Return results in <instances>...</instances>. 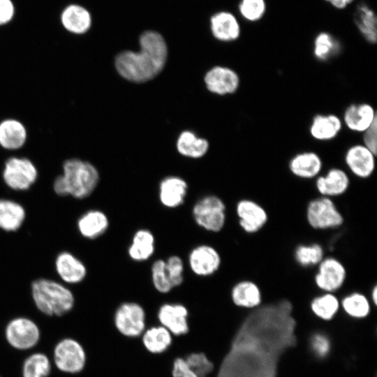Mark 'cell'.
Returning a JSON list of instances; mask_svg holds the SVG:
<instances>
[{
  "label": "cell",
  "mask_w": 377,
  "mask_h": 377,
  "mask_svg": "<svg viewBox=\"0 0 377 377\" xmlns=\"http://www.w3.org/2000/svg\"><path fill=\"white\" fill-rule=\"evenodd\" d=\"M293 304L287 299L260 305L244 321L235 343L257 348L276 357L295 343Z\"/></svg>",
  "instance_id": "cell-1"
},
{
  "label": "cell",
  "mask_w": 377,
  "mask_h": 377,
  "mask_svg": "<svg viewBox=\"0 0 377 377\" xmlns=\"http://www.w3.org/2000/svg\"><path fill=\"white\" fill-rule=\"evenodd\" d=\"M140 50H125L115 58V67L124 78L145 82L156 76L163 68L168 47L163 36L155 31H144L139 39Z\"/></svg>",
  "instance_id": "cell-2"
},
{
  "label": "cell",
  "mask_w": 377,
  "mask_h": 377,
  "mask_svg": "<svg viewBox=\"0 0 377 377\" xmlns=\"http://www.w3.org/2000/svg\"><path fill=\"white\" fill-rule=\"evenodd\" d=\"M277 357L251 346L235 343L223 377H275Z\"/></svg>",
  "instance_id": "cell-3"
},
{
  "label": "cell",
  "mask_w": 377,
  "mask_h": 377,
  "mask_svg": "<svg viewBox=\"0 0 377 377\" xmlns=\"http://www.w3.org/2000/svg\"><path fill=\"white\" fill-rule=\"evenodd\" d=\"M98 182L99 174L94 165L71 158L64 162L63 173L55 179L53 188L59 195L84 199L94 191Z\"/></svg>",
  "instance_id": "cell-4"
},
{
  "label": "cell",
  "mask_w": 377,
  "mask_h": 377,
  "mask_svg": "<svg viewBox=\"0 0 377 377\" xmlns=\"http://www.w3.org/2000/svg\"><path fill=\"white\" fill-rule=\"evenodd\" d=\"M31 290L36 309L47 316H63L75 306L72 291L57 281L47 279H36L31 283Z\"/></svg>",
  "instance_id": "cell-5"
},
{
  "label": "cell",
  "mask_w": 377,
  "mask_h": 377,
  "mask_svg": "<svg viewBox=\"0 0 377 377\" xmlns=\"http://www.w3.org/2000/svg\"><path fill=\"white\" fill-rule=\"evenodd\" d=\"M304 220L314 231L337 230L345 223V217L335 200L316 195L310 198L304 207Z\"/></svg>",
  "instance_id": "cell-6"
},
{
  "label": "cell",
  "mask_w": 377,
  "mask_h": 377,
  "mask_svg": "<svg viewBox=\"0 0 377 377\" xmlns=\"http://www.w3.org/2000/svg\"><path fill=\"white\" fill-rule=\"evenodd\" d=\"M51 360L57 371L74 376L85 370L88 354L80 341L75 337H64L54 345Z\"/></svg>",
  "instance_id": "cell-7"
},
{
  "label": "cell",
  "mask_w": 377,
  "mask_h": 377,
  "mask_svg": "<svg viewBox=\"0 0 377 377\" xmlns=\"http://www.w3.org/2000/svg\"><path fill=\"white\" fill-rule=\"evenodd\" d=\"M112 324L119 336L138 339L148 326L146 310L137 302H122L114 309Z\"/></svg>",
  "instance_id": "cell-8"
},
{
  "label": "cell",
  "mask_w": 377,
  "mask_h": 377,
  "mask_svg": "<svg viewBox=\"0 0 377 377\" xmlns=\"http://www.w3.org/2000/svg\"><path fill=\"white\" fill-rule=\"evenodd\" d=\"M192 217L198 226L205 231L217 233L225 228L227 222V206L216 195H206L193 205Z\"/></svg>",
  "instance_id": "cell-9"
},
{
  "label": "cell",
  "mask_w": 377,
  "mask_h": 377,
  "mask_svg": "<svg viewBox=\"0 0 377 377\" xmlns=\"http://www.w3.org/2000/svg\"><path fill=\"white\" fill-rule=\"evenodd\" d=\"M3 337L13 350L20 352L34 349L40 342L42 332L34 320L26 316H16L4 326Z\"/></svg>",
  "instance_id": "cell-10"
},
{
  "label": "cell",
  "mask_w": 377,
  "mask_h": 377,
  "mask_svg": "<svg viewBox=\"0 0 377 377\" xmlns=\"http://www.w3.org/2000/svg\"><path fill=\"white\" fill-rule=\"evenodd\" d=\"M348 279V269L343 260L335 256H325L315 267L312 276L314 287L320 292L337 293Z\"/></svg>",
  "instance_id": "cell-11"
},
{
  "label": "cell",
  "mask_w": 377,
  "mask_h": 377,
  "mask_svg": "<svg viewBox=\"0 0 377 377\" xmlns=\"http://www.w3.org/2000/svg\"><path fill=\"white\" fill-rule=\"evenodd\" d=\"M239 228L248 235H255L268 224L269 214L266 207L254 198H242L235 205Z\"/></svg>",
  "instance_id": "cell-12"
},
{
  "label": "cell",
  "mask_w": 377,
  "mask_h": 377,
  "mask_svg": "<svg viewBox=\"0 0 377 377\" xmlns=\"http://www.w3.org/2000/svg\"><path fill=\"white\" fill-rule=\"evenodd\" d=\"M38 170L28 158L11 157L5 163L3 179L5 184L15 191H26L36 181Z\"/></svg>",
  "instance_id": "cell-13"
},
{
  "label": "cell",
  "mask_w": 377,
  "mask_h": 377,
  "mask_svg": "<svg viewBox=\"0 0 377 377\" xmlns=\"http://www.w3.org/2000/svg\"><path fill=\"white\" fill-rule=\"evenodd\" d=\"M189 311L180 302H164L156 311L157 323L166 328L174 337H182L190 332Z\"/></svg>",
  "instance_id": "cell-14"
},
{
  "label": "cell",
  "mask_w": 377,
  "mask_h": 377,
  "mask_svg": "<svg viewBox=\"0 0 377 377\" xmlns=\"http://www.w3.org/2000/svg\"><path fill=\"white\" fill-rule=\"evenodd\" d=\"M188 265L191 272L198 276L208 277L221 268L222 258L219 251L207 244H198L189 251Z\"/></svg>",
  "instance_id": "cell-15"
},
{
  "label": "cell",
  "mask_w": 377,
  "mask_h": 377,
  "mask_svg": "<svg viewBox=\"0 0 377 377\" xmlns=\"http://www.w3.org/2000/svg\"><path fill=\"white\" fill-rule=\"evenodd\" d=\"M350 186L348 174L339 168H332L315 179L317 195L337 199L345 195Z\"/></svg>",
  "instance_id": "cell-16"
},
{
  "label": "cell",
  "mask_w": 377,
  "mask_h": 377,
  "mask_svg": "<svg viewBox=\"0 0 377 377\" xmlns=\"http://www.w3.org/2000/svg\"><path fill=\"white\" fill-rule=\"evenodd\" d=\"M345 163L353 175L367 179L371 177L376 168V155L363 145L350 147L344 156Z\"/></svg>",
  "instance_id": "cell-17"
},
{
  "label": "cell",
  "mask_w": 377,
  "mask_h": 377,
  "mask_svg": "<svg viewBox=\"0 0 377 377\" xmlns=\"http://www.w3.org/2000/svg\"><path fill=\"white\" fill-rule=\"evenodd\" d=\"M230 296L235 306L252 310L262 305L263 298L261 286L250 278L235 282L231 287Z\"/></svg>",
  "instance_id": "cell-18"
},
{
  "label": "cell",
  "mask_w": 377,
  "mask_h": 377,
  "mask_svg": "<svg viewBox=\"0 0 377 377\" xmlns=\"http://www.w3.org/2000/svg\"><path fill=\"white\" fill-rule=\"evenodd\" d=\"M175 337L159 324L148 325L139 339L145 352L151 355L166 353L174 343Z\"/></svg>",
  "instance_id": "cell-19"
},
{
  "label": "cell",
  "mask_w": 377,
  "mask_h": 377,
  "mask_svg": "<svg viewBox=\"0 0 377 377\" xmlns=\"http://www.w3.org/2000/svg\"><path fill=\"white\" fill-rule=\"evenodd\" d=\"M239 82L238 74L225 66H214L205 76L207 88L219 95L235 93L239 86Z\"/></svg>",
  "instance_id": "cell-20"
},
{
  "label": "cell",
  "mask_w": 377,
  "mask_h": 377,
  "mask_svg": "<svg viewBox=\"0 0 377 377\" xmlns=\"http://www.w3.org/2000/svg\"><path fill=\"white\" fill-rule=\"evenodd\" d=\"M188 194V184L182 178L169 176L161 181L158 186V200L168 209L182 206Z\"/></svg>",
  "instance_id": "cell-21"
},
{
  "label": "cell",
  "mask_w": 377,
  "mask_h": 377,
  "mask_svg": "<svg viewBox=\"0 0 377 377\" xmlns=\"http://www.w3.org/2000/svg\"><path fill=\"white\" fill-rule=\"evenodd\" d=\"M210 29L213 36L222 42L235 41L241 34L237 17L227 10L216 12L211 17Z\"/></svg>",
  "instance_id": "cell-22"
},
{
  "label": "cell",
  "mask_w": 377,
  "mask_h": 377,
  "mask_svg": "<svg viewBox=\"0 0 377 377\" xmlns=\"http://www.w3.org/2000/svg\"><path fill=\"white\" fill-rule=\"evenodd\" d=\"M323 163L320 156L313 151L295 154L288 163V169L295 177L301 179H315L320 175Z\"/></svg>",
  "instance_id": "cell-23"
},
{
  "label": "cell",
  "mask_w": 377,
  "mask_h": 377,
  "mask_svg": "<svg viewBox=\"0 0 377 377\" xmlns=\"http://www.w3.org/2000/svg\"><path fill=\"white\" fill-rule=\"evenodd\" d=\"M55 269L63 281L76 284L86 277L87 270L83 262L70 252L59 253L55 259Z\"/></svg>",
  "instance_id": "cell-24"
},
{
  "label": "cell",
  "mask_w": 377,
  "mask_h": 377,
  "mask_svg": "<svg viewBox=\"0 0 377 377\" xmlns=\"http://www.w3.org/2000/svg\"><path fill=\"white\" fill-rule=\"evenodd\" d=\"M376 119L374 108L366 103L351 104L343 113V123L346 126L357 133L365 131Z\"/></svg>",
  "instance_id": "cell-25"
},
{
  "label": "cell",
  "mask_w": 377,
  "mask_h": 377,
  "mask_svg": "<svg viewBox=\"0 0 377 377\" xmlns=\"http://www.w3.org/2000/svg\"><path fill=\"white\" fill-rule=\"evenodd\" d=\"M110 221L107 214L99 209H90L80 216L77 227L80 235L94 239L103 235L109 228Z\"/></svg>",
  "instance_id": "cell-26"
},
{
  "label": "cell",
  "mask_w": 377,
  "mask_h": 377,
  "mask_svg": "<svg viewBox=\"0 0 377 377\" xmlns=\"http://www.w3.org/2000/svg\"><path fill=\"white\" fill-rule=\"evenodd\" d=\"M156 250V239L153 232L147 228L137 230L128 247V257L135 262L147 261Z\"/></svg>",
  "instance_id": "cell-27"
},
{
  "label": "cell",
  "mask_w": 377,
  "mask_h": 377,
  "mask_svg": "<svg viewBox=\"0 0 377 377\" xmlns=\"http://www.w3.org/2000/svg\"><path fill=\"white\" fill-rule=\"evenodd\" d=\"M61 22L68 31L74 34H83L90 29L92 19L87 8L80 5L71 4L62 11Z\"/></svg>",
  "instance_id": "cell-28"
},
{
  "label": "cell",
  "mask_w": 377,
  "mask_h": 377,
  "mask_svg": "<svg viewBox=\"0 0 377 377\" xmlns=\"http://www.w3.org/2000/svg\"><path fill=\"white\" fill-rule=\"evenodd\" d=\"M342 126V121L337 115L319 114L313 118L309 131L315 140L328 141L338 135Z\"/></svg>",
  "instance_id": "cell-29"
},
{
  "label": "cell",
  "mask_w": 377,
  "mask_h": 377,
  "mask_svg": "<svg viewBox=\"0 0 377 377\" xmlns=\"http://www.w3.org/2000/svg\"><path fill=\"white\" fill-rule=\"evenodd\" d=\"M325 256V248L318 242L298 243L293 251L294 262L304 269L315 268Z\"/></svg>",
  "instance_id": "cell-30"
},
{
  "label": "cell",
  "mask_w": 377,
  "mask_h": 377,
  "mask_svg": "<svg viewBox=\"0 0 377 377\" xmlns=\"http://www.w3.org/2000/svg\"><path fill=\"white\" fill-rule=\"evenodd\" d=\"M27 137L25 126L15 119H7L0 122V145L8 150L21 148Z\"/></svg>",
  "instance_id": "cell-31"
},
{
  "label": "cell",
  "mask_w": 377,
  "mask_h": 377,
  "mask_svg": "<svg viewBox=\"0 0 377 377\" xmlns=\"http://www.w3.org/2000/svg\"><path fill=\"white\" fill-rule=\"evenodd\" d=\"M353 20L364 40L375 44L377 41V17L374 10L365 3H360L355 10Z\"/></svg>",
  "instance_id": "cell-32"
},
{
  "label": "cell",
  "mask_w": 377,
  "mask_h": 377,
  "mask_svg": "<svg viewBox=\"0 0 377 377\" xmlns=\"http://www.w3.org/2000/svg\"><path fill=\"white\" fill-rule=\"evenodd\" d=\"M50 356L42 351H34L27 355L20 367L21 377H49L52 371Z\"/></svg>",
  "instance_id": "cell-33"
},
{
  "label": "cell",
  "mask_w": 377,
  "mask_h": 377,
  "mask_svg": "<svg viewBox=\"0 0 377 377\" xmlns=\"http://www.w3.org/2000/svg\"><path fill=\"white\" fill-rule=\"evenodd\" d=\"M26 217L25 209L17 202L0 199V229L7 232L17 230Z\"/></svg>",
  "instance_id": "cell-34"
},
{
  "label": "cell",
  "mask_w": 377,
  "mask_h": 377,
  "mask_svg": "<svg viewBox=\"0 0 377 377\" xmlns=\"http://www.w3.org/2000/svg\"><path fill=\"white\" fill-rule=\"evenodd\" d=\"M371 304L369 296L358 290L348 293L340 300V306L344 312L357 319L366 318L369 314Z\"/></svg>",
  "instance_id": "cell-35"
},
{
  "label": "cell",
  "mask_w": 377,
  "mask_h": 377,
  "mask_svg": "<svg viewBox=\"0 0 377 377\" xmlns=\"http://www.w3.org/2000/svg\"><path fill=\"white\" fill-rule=\"evenodd\" d=\"M340 308V300L337 293L320 292L310 302L312 313L323 320H332Z\"/></svg>",
  "instance_id": "cell-36"
},
{
  "label": "cell",
  "mask_w": 377,
  "mask_h": 377,
  "mask_svg": "<svg viewBox=\"0 0 377 377\" xmlns=\"http://www.w3.org/2000/svg\"><path fill=\"white\" fill-rule=\"evenodd\" d=\"M177 147L182 155L197 158L205 154L209 143L205 139L199 138L193 133L186 131L179 136Z\"/></svg>",
  "instance_id": "cell-37"
},
{
  "label": "cell",
  "mask_w": 377,
  "mask_h": 377,
  "mask_svg": "<svg viewBox=\"0 0 377 377\" xmlns=\"http://www.w3.org/2000/svg\"><path fill=\"white\" fill-rule=\"evenodd\" d=\"M340 50L339 41L329 32L320 31L313 40V53L318 60L325 61L337 54Z\"/></svg>",
  "instance_id": "cell-38"
},
{
  "label": "cell",
  "mask_w": 377,
  "mask_h": 377,
  "mask_svg": "<svg viewBox=\"0 0 377 377\" xmlns=\"http://www.w3.org/2000/svg\"><path fill=\"white\" fill-rule=\"evenodd\" d=\"M150 273L152 285L158 293L167 294L174 289L165 269V259L154 260L151 264Z\"/></svg>",
  "instance_id": "cell-39"
},
{
  "label": "cell",
  "mask_w": 377,
  "mask_h": 377,
  "mask_svg": "<svg viewBox=\"0 0 377 377\" xmlns=\"http://www.w3.org/2000/svg\"><path fill=\"white\" fill-rule=\"evenodd\" d=\"M266 0H240L238 11L246 22L254 23L261 20L267 12Z\"/></svg>",
  "instance_id": "cell-40"
},
{
  "label": "cell",
  "mask_w": 377,
  "mask_h": 377,
  "mask_svg": "<svg viewBox=\"0 0 377 377\" xmlns=\"http://www.w3.org/2000/svg\"><path fill=\"white\" fill-rule=\"evenodd\" d=\"M165 269L170 283L175 288L180 286L184 279V263L177 255L170 256L165 260Z\"/></svg>",
  "instance_id": "cell-41"
},
{
  "label": "cell",
  "mask_w": 377,
  "mask_h": 377,
  "mask_svg": "<svg viewBox=\"0 0 377 377\" xmlns=\"http://www.w3.org/2000/svg\"><path fill=\"white\" fill-rule=\"evenodd\" d=\"M184 357L200 377H205L213 369L212 362L204 352L193 351Z\"/></svg>",
  "instance_id": "cell-42"
},
{
  "label": "cell",
  "mask_w": 377,
  "mask_h": 377,
  "mask_svg": "<svg viewBox=\"0 0 377 377\" xmlns=\"http://www.w3.org/2000/svg\"><path fill=\"white\" fill-rule=\"evenodd\" d=\"M171 377H200L184 356H176L170 364Z\"/></svg>",
  "instance_id": "cell-43"
},
{
  "label": "cell",
  "mask_w": 377,
  "mask_h": 377,
  "mask_svg": "<svg viewBox=\"0 0 377 377\" xmlns=\"http://www.w3.org/2000/svg\"><path fill=\"white\" fill-rule=\"evenodd\" d=\"M311 348L314 354L319 357L326 356L330 350V342L328 338L323 334H313L310 340Z\"/></svg>",
  "instance_id": "cell-44"
},
{
  "label": "cell",
  "mask_w": 377,
  "mask_h": 377,
  "mask_svg": "<svg viewBox=\"0 0 377 377\" xmlns=\"http://www.w3.org/2000/svg\"><path fill=\"white\" fill-rule=\"evenodd\" d=\"M363 145L374 154H377V119L363 133Z\"/></svg>",
  "instance_id": "cell-45"
},
{
  "label": "cell",
  "mask_w": 377,
  "mask_h": 377,
  "mask_svg": "<svg viewBox=\"0 0 377 377\" xmlns=\"http://www.w3.org/2000/svg\"><path fill=\"white\" fill-rule=\"evenodd\" d=\"M14 13L15 7L11 0H0V25L8 23Z\"/></svg>",
  "instance_id": "cell-46"
},
{
  "label": "cell",
  "mask_w": 377,
  "mask_h": 377,
  "mask_svg": "<svg viewBox=\"0 0 377 377\" xmlns=\"http://www.w3.org/2000/svg\"><path fill=\"white\" fill-rule=\"evenodd\" d=\"M337 10H343L352 4L355 0H323Z\"/></svg>",
  "instance_id": "cell-47"
},
{
  "label": "cell",
  "mask_w": 377,
  "mask_h": 377,
  "mask_svg": "<svg viewBox=\"0 0 377 377\" xmlns=\"http://www.w3.org/2000/svg\"><path fill=\"white\" fill-rule=\"evenodd\" d=\"M371 302L376 306L377 304V286L374 283L370 288L369 295H368Z\"/></svg>",
  "instance_id": "cell-48"
},
{
  "label": "cell",
  "mask_w": 377,
  "mask_h": 377,
  "mask_svg": "<svg viewBox=\"0 0 377 377\" xmlns=\"http://www.w3.org/2000/svg\"><path fill=\"white\" fill-rule=\"evenodd\" d=\"M0 377H2V376L0 375Z\"/></svg>",
  "instance_id": "cell-49"
}]
</instances>
